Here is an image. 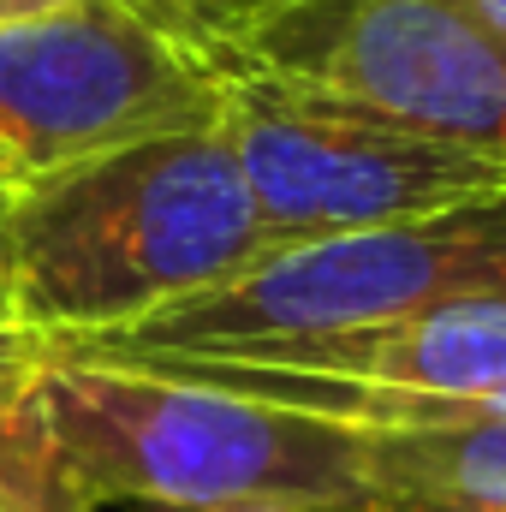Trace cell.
Returning <instances> with one entry per match:
<instances>
[{
    "mask_svg": "<svg viewBox=\"0 0 506 512\" xmlns=\"http://www.w3.org/2000/svg\"><path fill=\"white\" fill-rule=\"evenodd\" d=\"M12 423L84 507L376 512L364 429L239 387L60 358Z\"/></svg>",
    "mask_w": 506,
    "mask_h": 512,
    "instance_id": "obj_1",
    "label": "cell"
},
{
    "mask_svg": "<svg viewBox=\"0 0 506 512\" xmlns=\"http://www.w3.org/2000/svg\"><path fill=\"white\" fill-rule=\"evenodd\" d=\"M0 239L6 304L48 346L131 328L274 251L221 126L18 179Z\"/></svg>",
    "mask_w": 506,
    "mask_h": 512,
    "instance_id": "obj_2",
    "label": "cell"
},
{
    "mask_svg": "<svg viewBox=\"0 0 506 512\" xmlns=\"http://www.w3.org/2000/svg\"><path fill=\"white\" fill-rule=\"evenodd\" d=\"M495 292H506V191L399 227L268 251L245 274L197 298H179L131 328L66 340L48 352L90 364H173V358L328 340Z\"/></svg>",
    "mask_w": 506,
    "mask_h": 512,
    "instance_id": "obj_3",
    "label": "cell"
},
{
    "mask_svg": "<svg viewBox=\"0 0 506 512\" xmlns=\"http://www.w3.org/2000/svg\"><path fill=\"white\" fill-rule=\"evenodd\" d=\"M209 48L221 66V137L274 251L399 227L506 191V161L429 137L340 90L268 72L215 36Z\"/></svg>",
    "mask_w": 506,
    "mask_h": 512,
    "instance_id": "obj_4",
    "label": "cell"
},
{
    "mask_svg": "<svg viewBox=\"0 0 506 512\" xmlns=\"http://www.w3.org/2000/svg\"><path fill=\"white\" fill-rule=\"evenodd\" d=\"M215 126L221 66L209 30L155 0H72L0 24V161L12 185Z\"/></svg>",
    "mask_w": 506,
    "mask_h": 512,
    "instance_id": "obj_5",
    "label": "cell"
},
{
    "mask_svg": "<svg viewBox=\"0 0 506 512\" xmlns=\"http://www.w3.org/2000/svg\"><path fill=\"white\" fill-rule=\"evenodd\" d=\"M209 36L268 72L506 161V30L471 0H304Z\"/></svg>",
    "mask_w": 506,
    "mask_h": 512,
    "instance_id": "obj_6",
    "label": "cell"
},
{
    "mask_svg": "<svg viewBox=\"0 0 506 512\" xmlns=\"http://www.w3.org/2000/svg\"><path fill=\"white\" fill-rule=\"evenodd\" d=\"M126 370L239 387L256 399L340 417L358 429L506 417V292L435 304V310H417L381 328L328 334V340L126 364Z\"/></svg>",
    "mask_w": 506,
    "mask_h": 512,
    "instance_id": "obj_7",
    "label": "cell"
},
{
    "mask_svg": "<svg viewBox=\"0 0 506 512\" xmlns=\"http://www.w3.org/2000/svg\"><path fill=\"white\" fill-rule=\"evenodd\" d=\"M376 512H506V417L364 429Z\"/></svg>",
    "mask_w": 506,
    "mask_h": 512,
    "instance_id": "obj_8",
    "label": "cell"
},
{
    "mask_svg": "<svg viewBox=\"0 0 506 512\" xmlns=\"http://www.w3.org/2000/svg\"><path fill=\"white\" fill-rule=\"evenodd\" d=\"M0 512H96V507H84L48 471V459L24 441V429L6 417L0 423Z\"/></svg>",
    "mask_w": 506,
    "mask_h": 512,
    "instance_id": "obj_9",
    "label": "cell"
},
{
    "mask_svg": "<svg viewBox=\"0 0 506 512\" xmlns=\"http://www.w3.org/2000/svg\"><path fill=\"white\" fill-rule=\"evenodd\" d=\"M42 364H48V340H42L36 328H24V322L12 316L6 292H0V423L18 411V399L30 393V382H36Z\"/></svg>",
    "mask_w": 506,
    "mask_h": 512,
    "instance_id": "obj_10",
    "label": "cell"
},
{
    "mask_svg": "<svg viewBox=\"0 0 506 512\" xmlns=\"http://www.w3.org/2000/svg\"><path fill=\"white\" fill-rule=\"evenodd\" d=\"M155 6H167V12H179L185 24H203V30H227L233 12H239V0H155Z\"/></svg>",
    "mask_w": 506,
    "mask_h": 512,
    "instance_id": "obj_11",
    "label": "cell"
},
{
    "mask_svg": "<svg viewBox=\"0 0 506 512\" xmlns=\"http://www.w3.org/2000/svg\"><path fill=\"white\" fill-rule=\"evenodd\" d=\"M292 6H304V0H239V12H233L227 30H245V24H262V18H280V12H292Z\"/></svg>",
    "mask_w": 506,
    "mask_h": 512,
    "instance_id": "obj_12",
    "label": "cell"
},
{
    "mask_svg": "<svg viewBox=\"0 0 506 512\" xmlns=\"http://www.w3.org/2000/svg\"><path fill=\"white\" fill-rule=\"evenodd\" d=\"M72 0H0V24H30V18H48Z\"/></svg>",
    "mask_w": 506,
    "mask_h": 512,
    "instance_id": "obj_13",
    "label": "cell"
},
{
    "mask_svg": "<svg viewBox=\"0 0 506 512\" xmlns=\"http://www.w3.org/2000/svg\"><path fill=\"white\" fill-rule=\"evenodd\" d=\"M137 512H292V507H137Z\"/></svg>",
    "mask_w": 506,
    "mask_h": 512,
    "instance_id": "obj_14",
    "label": "cell"
},
{
    "mask_svg": "<svg viewBox=\"0 0 506 512\" xmlns=\"http://www.w3.org/2000/svg\"><path fill=\"white\" fill-rule=\"evenodd\" d=\"M471 6H477L489 24H501V30H506V0H471Z\"/></svg>",
    "mask_w": 506,
    "mask_h": 512,
    "instance_id": "obj_15",
    "label": "cell"
},
{
    "mask_svg": "<svg viewBox=\"0 0 506 512\" xmlns=\"http://www.w3.org/2000/svg\"><path fill=\"white\" fill-rule=\"evenodd\" d=\"M6 191H12V185L0 179V227H6ZM0 292H6V239H0Z\"/></svg>",
    "mask_w": 506,
    "mask_h": 512,
    "instance_id": "obj_16",
    "label": "cell"
},
{
    "mask_svg": "<svg viewBox=\"0 0 506 512\" xmlns=\"http://www.w3.org/2000/svg\"><path fill=\"white\" fill-rule=\"evenodd\" d=\"M0 179H6V161H0ZM6 185H12V179H6Z\"/></svg>",
    "mask_w": 506,
    "mask_h": 512,
    "instance_id": "obj_17",
    "label": "cell"
}]
</instances>
